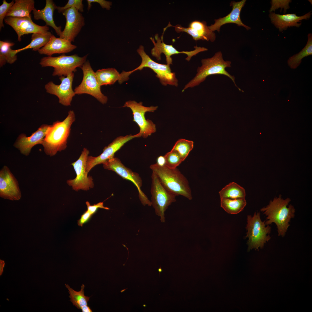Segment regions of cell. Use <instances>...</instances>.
Here are the masks:
<instances>
[{
  "instance_id": "obj_1",
  "label": "cell",
  "mask_w": 312,
  "mask_h": 312,
  "mask_svg": "<svg viewBox=\"0 0 312 312\" xmlns=\"http://www.w3.org/2000/svg\"><path fill=\"white\" fill-rule=\"evenodd\" d=\"M75 115L73 110H70L62 121H57L48 127L41 144L47 155L52 157L58 152L67 147V140L70 135L71 127L75 120Z\"/></svg>"
},
{
  "instance_id": "obj_2",
  "label": "cell",
  "mask_w": 312,
  "mask_h": 312,
  "mask_svg": "<svg viewBox=\"0 0 312 312\" xmlns=\"http://www.w3.org/2000/svg\"><path fill=\"white\" fill-rule=\"evenodd\" d=\"M289 198L283 199L280 195L278 198H274L271 200L266 206L262 208L261 211L267 216L265 223L269 225L274 223L277 226L278 235L284 237L290 225L289 223L295 216V209L290 204Z\"/></svg>"
},
{
  "instance_id": "obj_3",
  "label": "cell",
  "mask_w": 312,
  "mask_h": 312,
  "mask_svg": "<svg viewBox=\"0 0 312 312\" xmlns=\"http://www.w3.org/2000/svg\"><path fill=\"white\" fill-rule=\"evenodd\" d=\"M150 168L167 190L177 196L180 195L192 199L189 182L177 168H170L166 165L160 166L155 163L150 165Z\"/></svg>"
},
{
  "instance_id": "obj_4",
  "label": "cell",
  "mask_w": 312,
  "mask_h": 312,
  "mask_svg": "<svg viewBox=\"0 0 312 312\" xmlns=\"http://www.w3.org/2000/svg\"><path fill=\"white\" fill-rule=\"evenodd\" d=\"M201 62L202 65L198 68L195 76L185 86L182 92L189 88H192L199 85L208 76L215 74L223 75L228 77L241 91L236 85L234 77L231 75L225 70L226 68L231 66V62L224 60L221 51L216 53L211 58L202 59Z\"/></svg>"
},
{
  "instance_id": "obj_5",
  "label": "cell",
  "mask_w": 312,
  "mask_h": 312,
  "mask_svg": "<svg viewBox=\"0 0 312 312\" xmlns=\"http://www.w3.org/2000/svg\"><path fill=\"white\" fill-rule=\"evenodd\" d=\"M88 54L81 57L75 54L66 55L64 54L57 57L47 56L42 58L40 64L42 67H52L54 68L53 76H66L81 68L86 61Z\"/></svg>"
},
{
  "instance_id": "obj_6",
  "label": "cell",
  "mask_w": 312,
  "mask_h": 312,
  "mask_svg": "<svg viewBox=\"0 0 312 312\" xmlns=\"http://www.w3.org/2000/svg\"><path fill=\"white\" fill-rule=\"evenodd\" d=\"M137 51L141 58V63L139 66L134 70L125 71L127 77H129L130 75L135 71L141 70L144 68L147 67L151 68L156 74V77L159 79L162 85L178 86V80L175 73L172 72L170 65L159 64L153 61L145 52L142 45L139 46Z\"/></svg>"
},
{
  "instance_id": "obj_7",
  "label": "cell",
  "mask_w": 312,
  "mask_h": 312,
  "mask_svg": "<svg viewBox=\"0 0 312 312\" xmlns=\"http://www.w3.org/2000/svg\"><path fill=\"white\" fill-rule=\"evenodd\" d=\"M247 220L246 237L248 238V250L254 248L259 250V248H263L265 244L271 239L269 234L271 227L269 225L266 226L265 221H261L259 212L255 213L252 217L248 215Z\"/></svg>"
},
{
  "instance_id": "obj_8",
  "label": "cell",
  "mask_w": 312,
  "mask_h": 312,
  "mask_svg": "<svg viewBox=\"0 0 312 312\" xmlns=\"http://www.w3.org/2000/svg\"><path fill=\"white\" fill-rule=\"evenodd\" d=\"M151 177L152 205L155 209L156 214L160 217L161 222H164L165 212L169 206L176 201L177 196L165 188L153 172Z\"/></svg>"
},
{
  "instance_id": "obj_9",
  "label": "cell",
  "mask_w": 312,
  "mask_h": 312,
  "mask_svg": "<svg viewBox=\"0 0 312 312\" xmlns=\"http://www.w3.org/2000/svg\"><path fill=\"white\" fill-rule=\"evenodd\" d=\"M81 68L83 72V77L81 83L74 90L75 94H88L95 98L102 104L106 103L108 98L102 92L101 86L98 83L95 73L91 67L89 61H86Z\"/></svg>"
},
{
  "instance_id": "obj_10",
  "label": "cell",
  "mask_w": 312,
  "mask_h": 312,
  "mask_svg": "<svg viewBox=\"0 0 312 312\" xmlns=\"http://www.w3.org/2000/svg\"><path fill=\"white\" fill-rule=\"evenodd\" d=\"M103 164L105 169L114 172L123 179L130 181L134 184L138 190L140 199L144 205H152L151 202L141 190L142 181L138 174L126 167L117 157H113Z\"/></svg>"
},
{
  "instance_id": "obj_11",
  "label": "cell",
  "mask_w": 312,
  "mask_h": 312,
  "mask_svg": "<svg viewBox=\"0 0 312 312\" xmlns=\"http://www.w3.org/2000/svg\"><path fill=\"white\" fill-rule=\"evenodd\" d=\"M122 107H127L131 110L133 115V121L140 128V132L142 136L146 138L156 130L155 125L151 120L145 118V115L147 112H154L157 110V106L146 107L143 105L142 102L138 103L135 101H126Z\"/></svg>"
},
{
  "instance_id": "obj_12",
  "label": "cell",
  "mask_w": 312,
  "mask_h": 312,
  "mask_svg": "<svg viewBox=\"0 0 312 312\" xmlns=\"http://www.w3.org/2000/svg\"><path fill=\"white\" fill-rule=\"evenodd\" d=\"M163 37L160 38L157 34L155 36L154 38H150V39L153 43L154 47L151 51L152 55L155 57L158 60L161 59V55L163 53L166 57V64L170 65L172 64V60L171 56L173 55L180 53L185 54L187 55L185 60L189 61L191 58L196 55L199 53L207 50V49L204 47H198L197 46L194 47L195 49L190 51H179L176 49L172 45L167 44L165 43L163 41Z\"/></svg>"
},
{
  "instance_id": "obj_13",
  "label": "cell",
  "mask_w": 312,
  "mask_h": 312,
  "mask_svg": "<svg viewBox=\"0 0 312 312\" xmlns=\"http://www.w3.org/2000/svg\"><path fill=\"white\" fill-rule=\"evenodd\" d=\"M89 151L83 148L79 159L71 164L76 174L75 178L67 180L68 184L72 186L73 190L78 191L80 190L87 191L94 186L92 177L88 176L86 171V162Z\"/></svg>"
},
{
  "instance_id": "obj_14",
  "label": "cell",
  "mask_w": 312,
  "mask_h": 312,
  "mask_svg": "<svg viewBox=\"0 0 312 312\" xmlns=\"http://www.w3.org/2000/svg\"><path fill=\"white\" fill-rule=\"evenodd\" d=\"M141 136L142 134L140 132L134 135L130 134L125 136H118L108 146H105L103 150V152L100 155L97 157L88 156L86 168L87 173L88 174L95 166L103 164L109 159L114 157L115 153L126 143L134 138Z\"/></svg>"
},
{
  "instance_id": "obj_15",
  "label": "cell",
  "mask_w": 312,
  "mask_h": 312,
  "mask_svg": "<svg viewBox=\"0 0 312 312\" xmlns=\"http://www.w3.org/2000/svg\"><path fill=\"white\" fill-rule=\"evenodd\" d=\"M74 77V73H72L66 77H60L59 79L61 83L60 84H56L52 81L49 82L45 85L46 92L56 96L59 103L63 105H71L73 98L76 94L72 87Z\"/></svg>"
},
{
  "instance_id": "obj_16",
  "label": "cell",
  "mask_w": 312,
  "mask_h": 312,
  "mask_svg": "<svg viewBox=\"0 0 312 312\" xmlns=\"http://www.w3.org/2000/svg\"><path fill=\"white\" fill-rule=\"evenodd\" d=\"M4 21L15 30L18 36L17 40L19 42L21 40V36L24 35L43 33L49 30L48 26H40L34 23L31 17L8 16L5 18Z\"/></svg>"
},
{
  "instance_id": "obj_17",
  "label": "cell",
  "mask_w": 312,
  "mask_h": 312,
  "mask_svg": "<svg viewBox=\"0 0 312 312\" xmlns=\"http://www.w3.org/2000/svg\"><path fill=\"white\" fill-rule=\"evenodd\" d=\"M18 181L6 166L0 171V196L9 200H18L21 197Z\"/></svg>"
},
{
  "instance_id": "obj_18",
  "label": "cell",
  "mask_w": 312,
  "mask_h": 312,
  "mask_svg": "<svg viewBox=\"0 0 312 312\" xmlns=\"http://www.w3.org/2000/svg\"><path fill=\"white\" fill-rule=\"evenodd\" d=\"M62 13L66 18V23L60 37L71 42H73L85 25L84 18L81 13L74 7L66 10Z\"/></svg>"
},
{
  "instance_id": "obj_19",
  "label": "cell",
  "mask_w": 312,
  "mask_h": 312,
  "mask_svg": "<svg viewBox=\"0 0 312 312\" xmlns=\"http://www.w3.org/2000/svg\"><path fill=\"white\" fill-rule=\"evenodd\" d=\"M174 27L176 31L178 33L184 32L187 33L196 41L202 40H210L213 42L216 39L215 33L209 29L205 21H194L190 23L187 27H182L179 24L173 26L169 22L167 26L164 29V31H165L168 27Z\"/></svg>"
},
{
  "instance_id": "obj_20",
  "label": "cell",
  "mask_w": 312,
  "mask_h": 312,
  "mask_svg": "<svg viewBox=\"0 0 312 312\" xmlns=\"http://www.w3.org/2000/svg\"><path fill=\"white\" fill-rule=\"evenodd\" d=\"M50 126L42 125L29 137L26 136L24 133L21 134L14 143V146L19 150L22 154L26 156L28 155L33 146L41 144Z\"/></svg>"
},
{
  "instance_id": "obj_21",
  "label": "cell",
  "mask_w": 312,
  "mask_h": 312,
  "mask_svg": "<svg viewBox=\"0 0 312 312\" xmlns=\"http://www.w3.org/2000/svg\"><path fill=\"white\" fill-rule=\"evenodd\" d=\"M312 11L302 16H298L296 14H277L274 12L269 13V17L271 23L282 32L290 27H299L301 25V21L309 19L312 15Z\"/></svg>"
},
{
  "instance_id": "obj_22",
  "label": "cell",
  "mask_w": 312,
  "mask_h": 312,
  "mask_svg": "<svg viewBox=\"0 0 312 312\" xmlns=\"http://www.w3.org/2000/svg\"><path fill=\"white\" fill-rule=\"evenodd\" d=\"M246 0H242L237 2L232 1L230 6L232 7L231 12L227 16L220 18L214 20V24L209 26V29L212 31L217 30L219 32L221 26L224 24L229 23L235 24L239 26H242L245 28L247 30L251 29L249 27L244 24L242 21L240 14L242 8L244 5Z\"/></svg>"
},
{
  "instance_id": "obj_23",
  "label": "cell",
  "mask_w": 312,
  "mask_h": 312,
  "mask_svg": "<svg viewBox=\"0 0 312 312\" xmlns=\"http://www.w3.org/2000/svg\"><path fill=\"white\" fill-rule=\"evenodd\" d=\"M77 46L65 38L56 37L52 34L49 41L38 52L40 54L51 56L55 54H64L70 52L76 49Z\"/></svg>"
},
{
  "instance_id": "obj_24",
  "label": "cell",
  "mask_w": 312,
  "mask_h": 312,
  "mask_svg": "<svg viewBox=\"0 0 312 312\" xmlns=\"http://www.w3.org/2000/svg\"><path fill=\"white\" fill-rule=\"evenodd\" d=\"M56 6L53 0H46L45 6L43 9L37 10L35 8L32 13L35 20L44 21L46 23V25L52 27L57 35L60 37L62 32V27L57 26L53 18L54 12L56 9Z\"/></svg>"
},
{
  "instance_id": "obj_25",
  "label": "cell",
  "mask_w": 312,
  "mask_h": 312,
  "mask_svg": "<svg viewBox=\"0 0 312 312\" xmlns=\"http://www.w3.org/2000/svg\"><path fill=\"white\" fill-rule=\"evenodd\" d=\"M15 3L7 13L6 17H29L34 8V0H15Z\"/></svg>"
},
{
  "instance_id": "obj_26",
  "label": "cell",
  "mask_w": 312,
  "mask_h": 312,
  "mask_svg": "<svg viewBox=\"0 0 312 312\" xmlns=\"http://www.w3.org/2000/svg\"><path fill=\"white\" fill-rule=\"evenodd\" d=\"M65 285L68 290L70 301L74 306L78 309H81L82 312H92L88 305V302L90 297L85 296L84 290L85 285L83 284H82L81 286L80 290L78 291H76L70 288L68 284H65Z\"/></svg>"
},
{
  "instance_id": "obj_27",
  "label": "cell",
  "mask_w": 312,
  "mask_h": 312,
  "mask_svg": "<svg viewBox=\"0 0 312 312\" xmlns=\"http://www.w3.org/2000/svg\"><path fill=\"white\" fill-rule=\"evenodd\" d=\"M95 73L98 83L101 86L113 84L117 81L119 83L121 80L120 74L115 68L99 69Z\"/></svg>"
},
{
  "instance_id": "obj_28",
  "label": "cell",
  "mask_w": 312,
  "mask_h": 312,
  "mask_svg": "<svg viewBox=\"0 0 312 312\" xmlns=\"http://www.w3.org/2000/svg\"><path fill=\"white\" fill-rule=\"evenodd\" d=\"M52 35L51 33L49 31L43 33L33 34L30 43L23 48L16 50V54L21 51L30 49H32L33 51H38L47 44Z\"/></svg>"
},
{
  "instance_id": "obj_29",
  "label": "cell",
  "mask_w": 312,
  "mask_h": 312,
  "mask_svg": "<svg viewBox=\"0 0 312 312\" xmlns=\"http://www.w3.org/2000/svg\"><path fill=\"white\" fill-rule=\"evenodd\" d=\"M15 43L12 42L0 41V66L2 67L6 63L12 64L17 60L16 50L11 47Z\"/></svg>"
},
{
  "instance_id": "obj_30",
  "label": "cell",
  "mask_w": 312,
  "mask_h": 312,
  "mask_svg": "<svg viewBox=\"0 0 312 312\" xmlns=\"http://www.w3.org/2000/svg\"><path fill=\"white\" fill-rule=\"evenodd\" d=\"M220 198L236 199L245 198L244 189L235 182H231L224 187L219 192Z\"/></svg>"
},
{
  "instance_id": "obj_31",
  "label": "cell",
  "mask_w": 312,
  "mask_h": 312,
  "mask_svg": "<svg viewBox=\"0 0 312 312\" xmlns=\"http://www.w3.org/2000/svg\"><path fill=\"white\" fill-rule=\"evenodd\" d=\"M307 36V41L304 47L298 53L288 59L287 64L291 68H296L300 65L303 58L312 55V34L309 33Z\"/></svg>"
},
{
  "instance_id": "obj_32",
  "label": "cell",
  "mask_w": 312,
  "mask_h": 312,
  "mask_svg": "<svg viewBox=\"0 0 312 312\" xmlns=\"http://www.w3.org/2000/svg\"><path fill=\"white\" fill-rule=\"evenodd\" d=\"M221 207L227 212L231 214H236L242 211L246 204L245 199H231L221 198Z\"/></svg>"
},
{
  "instance_id": "obj_33",
  "label": "cell",
  "mask_w": 312,
  "mask_h": 312,
  "mask_svg": "<svg viewBox=\"0 0 312 312\" xmlns=\"http://www.w3.org/2000/svg\"><path fill=\"white\" fill-rule=\"evenodd\" d=\"M194 144L192 141L180 139L175 142L171 150L177 152L184 161L193 148Z\"/></svg>"
},
{
  "instance_id": "obj_34",
  "label": "cell",
  "mask_w": 312,
  "mask_h": 312,
  "mask_svg": "<svg viewBox=\"0 0 312 312\" xmlns=\"http://www.w3.org/2000/svg\"><path fill=\"white\" fill-rule=\"evenodd\" d=\"M164 156L166 159V165L170 168H177L183 161L179 153L172 150L166 153Z\"/></svg>"
},
{
  "instance_id": "obj_35",
  "label": "cell",
  "mask_w": 312,
  "mask_h": 312,
  "mask_svg": "<svg viewBox=\"0 0 312 312\" xmlns=\"http://www.w3.org/2000/svg\"><path fill=\"white\" fill-rule=\"evenodd\" d=\"M291 1V0H272L270 2L271 6L269 12H275L276 10L280 8V12L283 9V12L285 14L287 10L290 8L289 4Z\"/></svg>"
},
{
  "instance_id": "obj_36",
  "label": "cell",
  "mask_w": 312,
  "mask_h": 312,
  "mask_svg": "<svg viewBox=\"0 0 312 312\" xmlns=\"http://www.w3.org/2000/svg\"><path fill=\"white\" fill-rule=\"evenodd\" d=\"M82 0H69L66 4L63 7L56 6L57 9L59 13H62L68 9L75 8L79 12H83V5Z\"/></svg>"
},
{
  "instance_id": "obj_37",
  "label": "cell",
  "mask_w": 312,
  "mask_h": 312,
  "mask_svg": "<svg viewBox=\"0 0 312 312\" xmlns=\"http://www.w3.org/2000/svg\"><path fill=\"white\" fill-rule=\"evenodd\" d=\"M14 1L12 0L10 3H8L5 0L3 1L2 4L0 6V29L4 27L3 21L6 17V14L11 7L14 3Z\"/></svg>"
},
{
  "instance_id": "obj_38",
  "label": "cell",
  "mask_w": 312,
  "mask_h": 312,
  "mask_svg": "<svg viewBox=\"0 0 312 312\" xmlns=\"http://www.w3.org/2000/svg\"><path fill=\"white\" fill-rule=\"evenodd\" d=\"M88 4L87 9L89 11L92 7V3H97L100 4L103 8H105L107 10H109L111 8L112 3L110 1L104 0H87Z\"/></svg>"
},
{
  "instance_id": "obj_39",
  "label": "cell",
  "mask_w": 312,
  "mask_h": 312,
  "mask_svg": "<svg viewBox=\"0 0 312 312\" xmlns=\"http://www.w3.org/2000/svg\"><path fill=\"white\" fill-rule=\"evenodd\" d=\"M86 203L87 207V210L93 215L96 212L99 208H102L106 210L110 209L109 208L104 206L103 202H100L93 205H91L88 201H86Z\"/></svg>"
},
{
  "instance_id": "obj_40",
  "label": "cell",
  "mask_w": 312,
  "mask_h": 312,
  "mask_svg": "<svg viewBox=\"0 0 312 312\" xmlns=\"http://www.w3.org/2000/svg\"><path fill=\"white\" fill-rule=\"evenodd\" d=\"M93 215L87 210L81 216V217L77 221L78 225L82 227L83 224L88 222L90 219Z\"/></svg>"
},
{
  "instance_id": "obj_41",
  "label": "cell",
  "mask_w": 312,
  "mask_h": 312,
  "mask_svg": "<svg viewBox=\"0 0 312 312\" xmlns=\"http://www.w3.org/2000/svg\"><path fill=\"white\" fill-rule=\"evenodd\" d=\"M156 162V164L159 166L166 165V159L164 155H160L158 157L157 159Z\"/></svg>"
},
{
  "instance_id": "obj_42",
  "label": "cell",
  "mask_w": 312,
  "mask_h": 312,
  "mask_svg": "<svg viewBox=\"0 0 312 312\" xmlns=\"http://www.w3.org/2000/svg\"><path fill=\"white\" fill-rule=\"evenodd\" d=\"M0 274L1 275L3 272V269L4 265V262L3 261L0 260Z\"/></svg>"
},
{
  "instance_id": "obj_43",
  "label": "cell",
  "mask_w": 312,
  "mask_h": 312,
  "mask_svg": "<svg viewBox=\"0 0 312 312\" xmlns=\"http://www.w3.org/2000/svg\"><path fill=\"white\" fill-rule=\"evenodd\" d=\"M158 271H159V276H160V272H161L162 271V269H161V266H160V268H159V269H158Z\"/></svg>"
},
{
  "instance_id": "obj_44",
  "label": "cell",
  "mask_w": 312,
  "mask_h": 312,
  "mask_svg": "<svg viewBox=\"0 0 312 312\" xmlns=\"http://www.w3.org/2000/svg\"><path fill=\"white\" fill-rule=\"evenodd\" d=\"M128 289V288H126L125 289H122V290L120 291V292L121 293H122V292H123L126 289Z\"/></svg>"
},
{
  "instance_id": "obj_45",
  "label": "cell",
  "mask_w": 312,
  "mask_h": 312,
  "mask_svg": "<svg viewBox=\"0 0 312 312\" xmlns=\"http://www.w3.org/2000/svg\"><path fill=\"white\" fill-rule=\"evenodd\" d=\"M308 1H309V2H310V3H311V4L312 5V0H308Z\"/></svg>"
},
{
  "instance_id": "obj_46",
  "label": "cell",
  "mask_w": 312,
  "mask_h": 312,
  "mask_svg": "<svg viewBox=\"0 0 312 312\" xmlns=\"http://www.w3.org/2000/svg\"><path fill=\"white\" fill-rule=\"evenodd\" d=\"M146 305L145 304H144L143 305V306L144 307H146Z\"/></svg>"
}]
</instances>
